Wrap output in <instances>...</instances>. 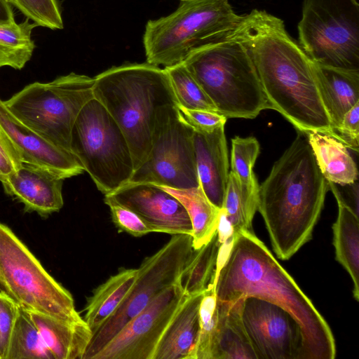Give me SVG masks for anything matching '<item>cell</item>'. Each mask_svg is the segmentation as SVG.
I'll return each mask as SVG.
<instances>
[{
    "label": "cell",
    "instance_id": "obj_18",
    "mask_svg": "<svg viewBox=\"0 0 359 359\" xmlns=\"http://www.w3.org/2000/svg\"><path fill=\"white\" fill-rule=\"evenodd\" d=\"M193 142L199 184L210 201L222 209L229 174L224 126L210 133L194 131Z\"/></svg>",
    "mask_w": 359,
    "mask_h": 359
},
{
    "label": "cell",
    "instance_id": "obj_21",
    "mask_svg": "<svg viewBox=\"0 0 359 359\" xmlns=\"http://www.w3.org/2000/svg\"><path fill=\"white\" fill-rule=\"evenodd\" d=\"M314 69L322 102L336 133L344 115L359 102V71L336 69L315 62Z\"/></svg>",
    "mask_w": 359,
    "mask_h": 359
},
{
    "label": "cell",
    "instance_id": "obj_2",
    "mask_svg": "<svg viewBox=\"0 0 359 359\" xmlns=\"http://www.w3.org/2000/svg\"><path fill=\"white\" fill-rule=\"evenodd\" d=\"M213 287L217 299L232 302L259 297L287 311L300 327L302 359H334L332 330L310 299L253 231L233 235V241Z\"/></svg>",
    "mask_w": 359,
    "mask_h": 359
},
{
    "label": "cell",
    "instance_id": "obj_5",
    "mask_svg": "<svg viewBox=\"0 0 359 359\" xmlns=\"http://www.w3.org/2000/svg\"><path fill=\"white\" fill-rule=\"evenodd\" d=\"M182 63L227 118L252 119L271 109L248 49L230 32L194 51Z\"/></svg>",
    "mask_w": 359,
    "mask_h": 359
},
{
    "label": "cell",
    "instance_id": "obj_6",
    "mask_svg": "<svg viewBox=\"0 0 359 359\" xmlns=\"http://www.w3.org/2000/svg\"><path fill=\"white\" fill-rule=\"evenodd\" d=\"M241 19L228 0L182 1L171 14L147 23V62L164 67L182 63L194 51L226 36Z\"/></svg>",
    "mask_w": 359,
    "mask_h": 359
},
{
    "label": "cell",
    "instance_id": "obj_8",
    "mask_svg": "<svg viewBox=\"0 0 359 359\" xmlns=\"http://www.w3.org/2000/svg\"><path fill=\"white\" fill-rule=\"evenodd\" d=\"M70 151L104 195L127 184L135 170L123 131L94 97L84 105L74 122Z\"/></svg>",
    "mask_w": 359,
    "mask_h": 359
},
{
    "label": "cell",
    "instance_id": "obj_37",
    "mask_svg": "<svg viewBox=\"0 0 359 359\" xmlns=\"http://www.w3.org/2000/svg\"><path fill=\"white\" fill-rule=\"evenodd\" d=\"M19 306L0 292V359H6Z\"/></svg>",
    "mask_w": 359,
    "mask_h": 359
},
{
    "label": "cell",
    "instance_id": "obj_1",
    "mask_svg": "<svg viewBox=\"0 0 359 359\" xmlns=\"http://www.w3.org/2000/svg\"><path fill=\"white\" fill-rule=\"evenodd\" d=\"M230 34L248 49L271 107L299 132L318 131L339 139L319 93L313 61L265 11L241 15Z\"/></svg>",
    "mask_w": 359,
    "mask_h": 359
},
{
    "label": "cell",
    "instance_id": "obj_25",
    "mask_svg": "<svg viewBox=\"0 0 359 359\" xmlns=\"http://www.w3.org/2000/svg\"><path fill=\"white\" fill-rule=\"evenodd\" d=\"M137 272V269H121L94 290L87 300L83 318L93 334L123 302L135 281Z\"/></svg>",
    "mask_w": 359,
    "mask_h": 359
},
{
    "label": "cell",
    "instance_id": "obj_10",
    "mask_svg": "<svg viewBox=\"0 0 359 359\" xmlns=\"http://www.w3.org/2000/svg\"><path fill=\"white\" fill-rule=\"evenodd\" d=\"M299 44L316 64L359 71L358 0H304Z\"/></svg>",
    "mask_w": 359,
    "mask_h": 359
},
{
    "label": "cell",
    "instance_id": "obj_40",
    "mask_svg": "<svg viewBox=\"0 0 359 359\" xmlns=\"http://www.w3.org/2000/svg\"><path fill=\"white\" fill-rule=\"evenodd\" d=\"M218 241L220 244L233 238V227L226 217L223 208L220 209L219 221L217 229Z\"/></svg>",
    "mask_w": 359,
    "mask_h": 359
},
{
    "label": "cell",
    "instance_id": "obj_35",
    "mask_svg": "<svg viewBox=\"0 0 359 359\" xmlns=\"http://www.w3.org/2000/svg\"><path fill=\"white\" fill-rule=\"evenodd\" d=\"M104 201L109 207L113 222L121 231L135 237L151 232L141 218L132 210L111 201Z\"/></svg>",
    "mask_w": 359,
    "mask_h": 359
},
{
    "label": "cell",
    "instance_id": "obj_39",
    "mask_svg": "<svg viewBox=\"0 0 359 359\" xmlns=\"http://www.w3.org/2000/svg\"><path fill=\"white\" fill-rule=\"evenodd\" d=\"M22 163L19 151L0 126V181L18 170Z\"/></svg>",
    "mask_w": 359,
    "mask_h": 359
},
{
    "label": "cell",
    "instance_id": "obj_4",
    "mask_svg": "<svg viewBox=\"0 0 359 359\" xmlns=\"http://www.w3.org/2000/svg\"><path fill=\"white\" fill-rule=\"evenodd\" d=\"M93 92L123 131L135 170L149 154L158 109L177 104L165 69L148 62L112 67L94 77Z\"/></svg>",
    "mask_w": 359,
    "mask_h": 359
},
{
    "label": "cell",
    "instance_id": "obj_24",
    "mask_svg": "<svg viewBox=\"0 0 359 359\" xmlns=\"http://www.w3.org/2000/svg\"><path fill=\"white\" fill-rule=\"evenodd\" d=\"M243 298L232 302L217 299L218 325L213 359H257L241 320Z\"/></svg>",
    "mask_w": 359,
    "mask_h": 359
},
{
    "label": "cell",
    "instance_id": "obj_38",
    "mask_svg": "<svg viewBox=\"0 0 359 359\" xmlns=\"http://www.w3.org/2000/svg\"><path fill=\"white\" fill-rule=\"evenodd\" d=\"M336 133L339 140L349 149L358 151L359 148V102L343 116Z\"/></svg>",
    "mask_w": 359,
    "mask_h": 359
},
{
    "label": "cell",
    "instance_id": "obj_11",
    "mask_svg": "<svg viewBox=\"0 0 359 359\" xmlns=\"http://www.w3.org/2000/svg\"><path fill=\"white\" fill-rule=\"evenodd\" d=\"M194 250L191 235L175 234L156 252L146 257L125 299L93 334L82 359H93L158 294L177 283Z\"/></svg>",
    "mask_w": 359,
    "mask_h": 359
},
{
    "label": "cell",
    "instance_id": "obj_22",
    "mask_svg": "<svg viewBox=\"0 0 359 359\" xmlns=\"http://www.w3.org/2000/svg\"><path fill=\"white\" fill-rule=\"evenodd\" d=\"M328 183L338 204V216L332 225L335 258L350 275L353 283V297L359 301L358 215L346 204L336 184Z\"/></svg>",
    "mask_w": 359,
    "mask_h": 359
},
{
    "label": "cell",
    "instance_id": "obj_19",
    "mask_svg": "<svg viewBox=\"0 0 359 359\" xmlns=\"http://www.w3.org/2000/svg\"><path fill=\"white\" fill-rule=\"evenodd\" d=\"M205 292L186 297L163 331L152 359H196Z\"/></svg>",
    "mask_w": 359,
    "mask_h": 359
},
{
    "label": "cell",
    "instance_id": "obj_17",
    "mask_svg": "<svg viewBox=\"0 0 359 359\" xmlns=\"http://www.w3.org/2000/svg\"><path fill=\"white\" fill-rule=\"evenodd\" d=\"M0 126L17 148L22 162L46 168L63 179L85 171L72 153L59 149L40 137L16 118L1 98Z\"/></svg>",
    "mask_w": 359,
    "mask_h": 359
},
{
    "label": "cell",
    "instance_id": "obj_7",
    "mask_svg": "<svg viewBox=\"0 0 359 359\" xmlns=\"http://www.w3.org/2000/svg\"><path fill=\"white\" fill-rule=\"evenodd\" d=\"M93 85L94 77L72 72L48 83H30L4 103L43 140L71 152L72 130L82 108L93 98Z\"/></svg>",
    "mask_w": 359,
    "mask_h": 359
},
{
    "label": "cell",
    "instance_id": "obj_9",
    "mask_svg": "<svg viewBox=\"0 0 359 359\" xmlns=\"http://www.w3.org/2000/svg\"><path fill=\"white\" fill-rule=\"evenodd\" d=\"M0 292L26 311L67 322L83 320L69 292L45 270L13 231L1 222Z\"/></svg>",
    "mask_w": 359,
    "mask_h": 359
},
{
    "label": "cell",
    "instance_id": "obj_33",
    "mask_svg": "<svg viewBox=\"0 0 359 359\" xmlns=\"http://www.w3.org/2000/svg\"><path fill=\"white\" fill-rule=\"evenodd\" d=\"M259 149V143L254 137L236 136L231 140V171L237 175L244 185L258 184L253 168Z\"/></svg>",
    "mask_w": 359,
    "mask_h": 359
},
{
    "label": "cell",
    "instance_id": "obj_26",
    "mask_svg": "<svg viewBox=\"0 0 359 359\" xmlns=\"http://www.w3.org/2000/svg\"><path fill=\"white\" fill-rule=\"evenodd\" d=\"M160 187L175 197L186 210L192 226L194 249L208 243L217 231L220 209L210 201L201 186L182 189Z\"/></svg>",
    "mask_w": 359,
    "mask_h": 359
},
{
    "label": "cell",
    "instance_id": "obj_34",
    "mask_svg": "<svg viewBox=\"0 0 359 359\" xmlns=\"http://www.w3.org/2000/svg\"><path fill=\"white\" fill-rule=\"evenodd\" d=\"M8 1L38 27L50 29H62L64 27L57 0H8Z\"/></svg>",
    "mask_w": 359,
    "mask_h": 359
},
{
    "label": "cell",
    "instance_id": "obj_23",
    "mask_svg": "<svg viewBox=\"0 0 359 359\" xmlns=\"http://www.w3.org/2000/svg\"><path fill=\"white\" fill-rule=\"evenodd\" d=\"M316 163L325 180L341 186L356 182L358 171L348 148L338 139L324 133H305Z\"/></svg>",
    "mask_w": 359,
    "mask_h": 359
},
{
    "label": "cell",
    "instance_id": "obj_28",
    "mask_svg": "<svg viewBox=\"0 0 359 359\" xmlns=\"http://www.w3.org/2000/svg\"><path fill=\"white\" fill-rule=\"evenodd\" d=\"M219 246L216 231L208 243L194 250L178 280L185 294L202 292L212 285Z\"/></svg>",
    "mask_w": 359,
    "mask_h": 359
},
{
    "label": "cell",
    "instance_id": "obj_27",
    "mask_svg": "<svg viewBox=\"0 0 359 359\" xmlns=\"http://www.w3.org/2000/svg\"><path fill=\"white\" fill-rule=\"evenodd\" d=\"M259 184L247 186L237 175L229 172L223 209L230 222L233 235L242 231H252V220L257 210Z\"/></svg>",
    "mask_w": 359,
    "mask_h": 359
},
{
    "label": "cell",
    "instance_id": "obj_14",
    "mask_svg": "<svg viewBox=\"0 0 359 359\" xmlns=\"http://www.w3.org/2000/svg\"><path fill=\"white\" fill-rule=\"evenodd\" d=\"M185 294L175 283L133 317L93 359H152L158 342Z\"/></svg>",
    "mask_w": 359,
    "mask_h": 359
},
{
    "label": "cell",
    "instance_id": "obj_41",
    "mask_svg": "<svg viewBox=\"0 0 359 359\" xmlns=\"http://www.w3.org/2000/svg\"><path fill=\"white\" fill-rule=\"evenodd\" d=\"M15 22L11 4L8 0H0V25Z\"/></svg>",
    "mask_w": 359,
    "mask_h": 359
},
{
    "label": "cell",
    "instance_id": "obj_13",
    "mask_svg": "<svg viewBox=\"0 0 359 359\" xmlns=\"http://www.w3.org/2000/svg\"><path fill=\"white\" fill-rule=\"evenodd\" d=\"M241 316L257 359H302L300 327L282 307L247 296L243 300Z\"/></svg>",
    "mask_w": 359,
    "mask_h": 359
},
{
    "label": "cell",
    "instance_id": "obj_3",
    "mask_svg": "<svg viewBox=\"0 0 359 359\" xmlns=\"http://www.w3.org/2000/svg\"><path fill=\"white\" fill-rule=\"evenodd\" d=\"M328 189L300 132L259 186L257 210L279 259H289L311 239Z\"/></svg>",
    "mask_w": 359,
    "mask_h": 359
},
{
    "label": "cell",
    "instance_id": "obj_32",
    "mask_svg": "<svg viewBox=\"0 0 359 359\" xmlns=\"http://www.w3.org/2000/svg\"><path fill=\"white\" fill-rule=\"evenodd\" d=\"M218 325L217 299L212 285L205 290L200 306V334L196 359H213Z\"/></svg>",
    "mask_w": 359,
    "mask_h": 359
},
{
    "label": "cell",
    "instance_id": "obj_42",
    "mask_svg": "<svg viewBox=\"0 0 359 359\" xmlns=\"http://www.w3.org/2000/svg\"><path fill=\"white\" fill-rule=\"evenodd\" d=\"M181 1H184V0H181Z\"/></svg>",
    "mask_w": 359,
    "mask_h": 359
},
{
    "label": "cell",
    "instance_id": "obj_36",
    "mask_svg": "<svg viewBox=\"0 0 359 359\" xmlns=\"http://www.w3.org/2000/svg\"><path fill=\"white\" fill-rule=\"evenodd\" d=\"M177 107L184 121L196 132H212L217 128L225 126L227 120L226 117L218 113L189 109L177 104Z\"/></svg>",
    "mask_w": 359,
    "mask_h": 359
},
{
    "label": "cell",
    "instance_id": "obj_29",
    "mask_svg": "<svg viewBox=\"0 0 359 359\" xmlns=\"http://www.w3.org/2000/svg\"><path fill=\"white\" fill-rule=\"evenodd\" d=\"M29 20L0 25V68L22 69L30 60L35 48L32 32L38 26Z\"/></svg>",
    "mask_w": 359,
    "mask_h": 359
},
{
    "label": "cell",
    "instance_id": "obj_15",
    "mask_svg": "<svg viewBox=\"0 0 359 359\" xmlns=\"http://www.w3.org/2000/svg\"><path fill=\"white\" fill-rule=\"evenodd\" d=\"M134 212L151 232L192 235L189 217L181 203L160 186L149 183H127L104 195Z\"/></svg>",
    "mask_w": 359,
    "mask_h": 359
},
{
    "label": "cell",
    "instance_id": "obj_20",
    "mask_svg": "<svg viewBox=\"0 0 359 359\" xmlns=\"http://www.w3.org/2000/svg\"><path fill=\"white\" fill-rule=\"evenodd\" d=\"M54 359H82L93 333L86 321L67 322L27 311Z\"/></svg>",
    "mask_w": 359,
    "mask_h": 359
},
{
    "label": "cell",
    "instance_id": "obj_30",
    "mask_svg": "<svg viewBox=\"0 0 359 359\" xmlns=\"http://www.w3.org/2000/svg\"><path fill=\"white\" fill-rule=\"evenodd\" d=\"M54 359L29 313L19 306L6 359Z\"/></svg>",
    "mask_w": 359,
    "mask_h": 359
},
{
    "label": "cell",
    "instance_id": "obj_12",
    "mask_svg": "<svg viewBox=\"0 0 359 359\" xmlns=\"http://www.w3.org/2000/svg\"><path fill=\"white\" fill-rule=\"evenodd\" d=\"M193 136V128L184 121L177 104L158 108L148 157L128 183L177 189L198 187Z\"/></svg>",
    "mask_w": 359,
    "mask_h": 359
},
{
    "label": "cell",
    "instance_id": "obj_16",
    "mask_svg": "<svg viewBox=\"0 0 359 359\" xmlns=\"http://www.w3.org/2000/svg\"><path fill=\"white\" fill-rule=\"evenodd\" d=\"M64 180L46 168L22 162L0 182L5 193L22 203L25 212L47 217L63 206Z\"/></svg>",
    "mask_w": 359,
    "mask_h": 359
},
{
    "label": "cell",
    "instance_id": "obj_31",
    "mask_svg": "<svg viewBox=\"0 0 359 359\" xmlns=\"http://www.w3.org/2000/svg\"><path fill=\"white\" fill-rule=\"evenodd\" d=\"M164 68L169 76L177 105L189 109H200L219 114L183 63Z\"/></svg>",
    "mask_w": 359,
    "mask_h": 359
}]
</instances>
